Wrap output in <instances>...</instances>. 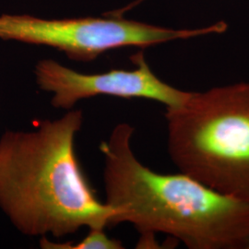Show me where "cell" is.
Here are the masks:
<instances>
[{"instance_id":"cell-5","label":"cell","mask_w":249,"mask_h":249,"mask_svg":"<svg viewBox=\"0 0 249 249\" xmlns=\"http://www.w3.org/2000/svg\"><path fill=\"white\" fill-rule=\"evenodd\" d=\"M132 71L112 70L96 74L75 71L53 59H43L36 65L39 88L52 94L54 108L71 110L84 99L107 95L123 99H147L165 108L184 104L191 91L177 89L160 80L151 71L143 52L131 56Z\"/></svg>"},{"instance_id":"cell-7","label":"cell","mask_w":249,"mask_h":249,"mask_svg":"<svg viewBox=\"0 0 249 249\" xmlns=\"http://www.w3.org/2000/svg\"><path fill=\"white\" fill-rule=\"evenodd\" d=\"M142 1H144V0H138V1H135V2L132 3L131 5H129L128 7H126V8H124V9H119V10H117V11H116V14H118V15H122V14L124 13V11H127V10H129V9H131V8L135 7L136 5H138L139 3H141Z\"/></svg>"},{"instance_id":"cell-6","label":"cell","mask_w":249,"mask_h":249,"mask_svg":"<svg viewBox=\"0 0 249 249\" xmlns=\"http://www.w3.org/2000/svg\"><path fill=\"white\" fill-rule=\"evenodd\" d=\"M40 247L44 249H122L123 244L107 235L105 229H89L88 234L81 240L74 242H53L41 237Z\"/></svg>"},{"instance_id":"cell-1","label":"cell","mask_w":249,"mask_h":249,"mask_svg":"<svg viewBox=\"0 0 249 249\" xmlns=\"http://www.w3.org/2000/svg\"><path fill=\"white\" fill-rule=\"evenodd\" d=\"M81 110L0 138V209L21 233L55 238L112 227L116 212L99 200L81 168L75 139Z\"/></svg>"},{"instance_id":"cell-2","label":"cell","mask_w":249,"mask_h":249,"mask_svg":"<svg viewBox=\"0 0 249 249\" xmlns=\"http://www.w3.org/2000/svg\"><path fill=\"white\" fill-rule=\"evenodd\" d=\"M134 127L121 123L100 145L112 227L132 224L141 239L165 233L190 249H249V204L224 196L186 174L144 165L132 149Z\"/></svg>"},{"instance_id":"cell-3","label":"cell","mask_w":249,"mask_h":249,"mask_svg":"<svg viewBox=\"0 0 249 249\" xmlns=\"http://www.w3.org/2000/svg\"><path fill=\"white\" fill-rule=\"evenodd\" d=\"M164 116L168 153L178 170L249 204V82L191 91Z\"/></svg>"},{"instance_id":"cell-8","label":"cell","mask_w":249,"mask_h":249,"mask_svg":"<svg viewBox=\"0 0 249 249\" xmlns=\"http://www.w3.org/2000/svg\"></svg>"},{"instance_id":"cell-4","label":"cell","mask_w":249,"mask_h":249,"mask_svg":"<svg viewBox=\"0 0 249 249\" xmlns=\"http://www.w3.org/2000/svg\"><path fill=\"white\" fill-rule=\"evenodd\" d=\"M226 30L224 21L197 29L175 30L113 14L105 18L63 19H45L30 15L0 16V39L50 46L80 62L93 61L113 49L146 48L175 40L219 35Z\"/></svg>"}]
</instances>
